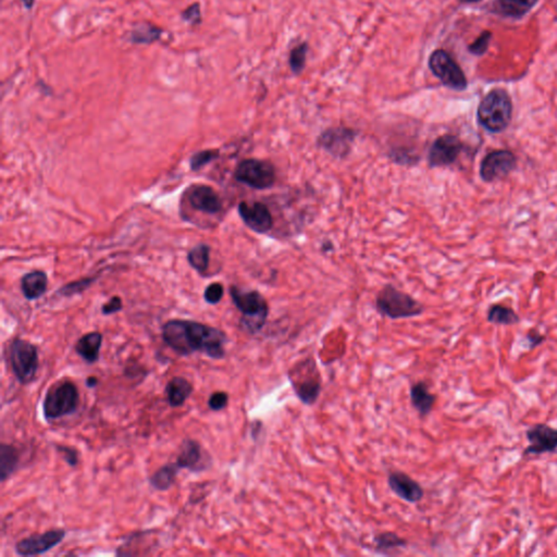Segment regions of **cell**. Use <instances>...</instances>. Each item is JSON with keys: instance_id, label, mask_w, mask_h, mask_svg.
I'll use <instances>...</instances> for the list:
<instances>
[{"instance_id": "12", "label": "cell", "mask_w": 557, "mask_h": 557, "mask_svg": "<svg viewBox=\"0 0 557 557\" xmlns=\"http://www.w3.org/2000/svg\"><path fill=\"white\" fill-rule=\"evenodd\" d=\"M464 149L462 139L453 134H444L432 143L428 153V164L431 168L453 165Z\"/></svg>"}, {"instance_id": "31", "label": "cell", "mask_w": 557, "mask_h": 557, "mask_svg": "<svg viewBox=\"0 0 557 557\" xmlns=\"http://www.w3.org/2000/svg\"><path fill=\"white\" fill-rule=\"evenodd\" d=\"M218 157V150H213V149H207V150L198 152L197 154L194 155L190 158V169L193 171H197L201 168L205 167L206 165H208L209 162L217 159Z\"/></svg>"}, {"instance_id": "13", "label": "cell", "mask_w": 557, "mask_h": 557, "mask_svg": "<svg viewBox=\"0 0 557 557\" xmlns=\"http://www.w3.org/2000/svg\"><path fill=\"white\" fill-rule=\"evenodd\" d=\"M66 530L52 529L43 534H32L17 543L16 553L20 556H37L45 554L61 543L66 538Z\"/></svg>"}, {"instance_id": "20", "label": "cell", "mask_w": 557, "mask_h": 557, "mask_svg": "<svg viewBox=\"0 0 557 557\" xmlns=\"http://www.w3.org/2000/svg\"><path fill=\"white\" fill-rule=\"evenodd\" d=\"M103 334L101 332H90L79 339L75 344V352L88 364H95L99 360Z\"/></svg>"}, {"instance_id": "36", "label": "cell", "mask_w": 557, "mask_h": 557, "mask_svg": "<svg viewBox=\"0 0 557 557\" xmlns=\"http://www.w3.org/2000/svg\"><path fill=\"white\" fill-rule=\"evenodd\" d=\"M56 449L68 465L75 467L79 464V452L77 449L67 445H56Z\"/></svg>"}, {"instance_id": "21", "label": "cell", "mask_w": 557, "mask_h": 557, "mask_svg": "<svg viewBox=\"0 0 557 557\" xmlns=\"http://www.w3.org/2000/svg\"><path fill=\"white\" fill-rule=\"evenodd\" d=\"M48 279L43 271H32L24 275L21 280V290L28 301L41 297L46 293Z\"/></svg>"}, {"instance_id": "33", "label": "cell", "mask_w": 557, "mask_h": 557, "mask_svg": "<svg viewBox=\"0 0 557 557\" xmlns=\"http://www.w3.org/2000/svg\"><path fill=\"white\" fill-rule=\"evenodd\" d=\"M183 20L188 22L190 26H198L202 23V11L201 6L199 3H195L193 5L188 6V8L185 9L181 13Z\"/></svg>"}, {"instance_id": "34", "label": "cell", "mask_w": 557, "mask_h": 557, "mask_svg": "<svg viewBox=\"0 0 557 557\" xmlns=\"http://www.w3.org/2000/svg\"><path fill=\"white\" fill-rule=\"evenodd\" d=\"M92 281H94V279L88 277V279H83V280L77 281V282L70 283V284L64 285L63 288L59 291V293L66 296L75 295L77 293H82L83 291L86 290L92 284Z\"/></svg>"}, {"instance_id": "39", "label": "cell", "mask_w": 557, "mask_h": 557, "mask_svg": "<svg viewBox=\"0 0 557 557\" xmlns=\"http://www.w3.org/2000/svg\"><path fill=\"white\" fill-rule=\"evenodd\" d=\"M122 306H124L122 305V300L119 296H115V297L111 298L108 303H106L101 307V313H103V315L108 316V315H113V313L120 311L122 309Z\"/></svg>"}, {"instance_id": "18", "label": "cell", "mask_w": 557, "mask_h": 557, "mask_svg": "<svg viewBox=\"0 0 557 557\" xmlns=\"http://www.w3.org/2000/svg\"><path fill=\"white\" fill-rule=\"evenodd\" d=\"M188 198L190 207L201 213L215 215L222 209L218 193L208 185H194L188 190Z\"/></svg>"}, {"instance_id": "17", "label": "cell", "mask_w": 557, "mask_h": 557, "mask_svg": "<svg viewBox=\"0 0 557 557\" xmlns=\"http://www.w3.org/2000/svg\"><path fill=\"white\" fill-rule=\"evenodd\" d=\"M388 485L393 494L407 503L416 504L424 498V491L420 483L403 471H391Z\"/></svg>"}, {"instance_id": "23", "label": "cell", "mask_w": 557, "mask_h": 557, "mask_svg": "<svg viewBox=\"0 0 557 557\" xmlns=\"http://www.w3.org/2000/svg\"><path fill=\"white\" fill-rule=\"evenodd\" d=\"M20 464L18 449L11 444L0 445V479L1 482L8 480L16 473Z\"/></svg>"}, {"instance_id": "5", "label": "cell", "mask_w": 557, "mask_h": 557, "mask_svg": "<svg viewBox=\"0 0 557 557\" xmlns=\"http://www.w3.org/2000/svg\"><path fill=\"white\" fill-rule=\"evenodd\" d=\"M378 313L390 319L413 318L424 313V306L392 285H385L375 298Z\"/></svg>"}, {"instance_id": "26", "label": "cell", "mask_w": 557, "mask_h": 557, "mask_svg": "<svg viewBox=\"0 0 557 557\" xmlns=\"http://www.w3.org/2000/svg\"><path fill=\"white\" fill-rule=\"evenodd\" d=\"M162 32H164L162 28H158V26H153L147 22H144V23L141 22L133 26V30L130 34V41H132L133 44H152L160 39Z\"/></svg>"}, {"instance_id": "40", "label": "cell", "mask_w": 557, "mask_h": 557, "mask_svg": "<svg viewBox=\"0 0 557 557\" xmlns=\"http://www.w3.org/2000/svg\"><path fill=\"white\" fill-rule=\"evenodd\" d=\"M262 429V424L260 420L255 421L252 426V437L256 439L260 433V430Z\"/></svg>"}, {"instance_id": "6", "label": "cell", "mask_w": 557, "mask_h": 557, "mask_svg": "<svg viewBox=\"0 0 557 557\" xmlns=\"http://www.w3.org/2000/svg\"><path fill=\"white\" fill-rule=\"evenodd\" d=\"M80 394L77 385L70 381L55 385L47 392L43 403V411L47 421L56 420L75 413Z\"/></svg>"}, {"instance_id": "15", "label": "cell", "mask_w": 557, "mask_h": 557, "mask_svg": "<svg viewBox=\"0 0 557 557\" xmlns=\"http://www.w3.org/2000/svg\"><path fill=\"white\" fill-rule=\"evenodd\" d=\"M177 467L188 469L193 473L208 469L213 460L208 452H206L195 440L186 439L181 445L180 453L177 457Z\"/></svg>"}, {"instance_id": "42", "label": "cell", "mask_w": 557, "mask_h": 557, "mask_svg": "<svg viewBox=\"0 0 557 557\" xmlns=\"http://www.w3.org/2000/svg\"><path fill=\"white\" fill-rule=\"evenodd\" d=\"M21 1H22L24 7H26V9H28V10L33 8L34 3H35V0H21Z\"/></svg>"}, {"instance_id": "28", "label": "cell", "mask_w": 557, "mask_h": 557, "mask_svg": "<svg viewBox=\"0 0 557 557\" xmlns=\"http://www.w3.org/2000/svg\"><path fill=\"white\" fill-rule=\"evenodd\" d=\"M538 0H498V8L506 16H524L537 3Z\"/></svg>"}, {"instance_id": "35", "label": "cell", "mask_w": 557, "mask_h": 557, "mask_svg": "<svg viewBox=\"0 0 557 557\" xmlns=\"http://www.w3.org/2000/svg\"><path fill=\"white\" fill-rule=\"evenodd\" d=\"M228 404V394L224 391L213 393L208 400L209 409L213 411H220L226 409Z\"/></svg>"}, {"instance_id": "27", "label": "cell", "mask_w": 557, "mask_h": 557, "mask_svg": "<svg viewBox=\"0 0 557 557\" xmlns=\"http://www.w3.org/2000/svg\"><path fill=\"white\" fill-rule=\"evenodd\" d=\"M375 549L381 554H392L407 545V540L400 537L395 532L387 531L378 534L373 538Z\"/></svg>"}, {"instance_id": "8", "label": "cell", "mask_w": 557, "mask_h": 557, "mask_svg": "<svg viewBox=\"0 0 557 557\" xmlns=\"http://www.w3.org/2000/svg\"><path fill=\"white\" fill-rule=\"evenodd\" d=\"M234 177L239 182L255 190H267L275 182V166L268 160H242L237 165Z\"/></svg>"}, {"instance_id": "3", "label": "cell", "mask_w": 557, "mask_h": 557, "mask_svg": "<svg viewBox=\"0 0 557 557\" xmlns=\"http://www.w3.org/2000/svg\"><path fill=\"white\" fill-rule=\"evenodd\" d=\"M289 380L298 400L306 406H313L318 401L322 390V378L313 357L298 360L289 370Z\"/></svg>"}, {"instance_id": "10", "label": "cell", "mask_w": 557, "mask_h": 557, "mask_svg": "<svg viewBox=\"0 0 557 557\" xmlns=\"http://www.w3.org/2000/svg\"><path fill=\"white\" fill-rule=\"evenodd\" d=\"M431 72L447 88L462 90L467 88V80L460 66L445 50L438 49L429 58Z\"/></svg>"}, {"instance_id": "7", "label": "cell", "mask_w": 557, "mask_h": 557, "mask_svg": "<svg viewBox=\"0 0 557 557\" xmlns=\"http://www.w3.org/2000/svg\"><path fill=\"white\" fill-rule=\"evenodd\" d=\"M11 369L21 384H30L37 379L39 371V351L26 340H13L9 351Z\"/></svg>"}, {"instance_id": "1", "label": "cell", "mask_w": 557, "mask_h": 557, "mask_svg": "<svg viewBox=\"0 0 557 557\" xmlns=\"http://www.w3.org/2000/svg\"><path fill=\"white\" fill-rule=\"evenodd\" d=\"M162 339L181 356H190L196 352L204 353L213 360H222L226 356V334L196 321H168L162 326Z\"/></svg>"}, {"instance_id": "24", "label": "cell", "mask_w": 557, "mask_h": 557, "mask_svg": "<svg viewBox=\"0 0 557 557\" xmlns=\"http://www.w3.org/2000/svg\"><path fill=\"white\" fill-rule=\"evenodd\" d=\"M487 320L496 326H514L520 322V317L511 307L501 304H494L488 309Z\"/></svg>"}, {"instance_id": "16", "label": "cell", "mask_w": 557, "mask_h": 557, "mask_svg": "<svg viewBox=\"0 0 557 557\" xmlns=\"http://www.w3.org/2000/svg\"><path fill=\"white\" fill-rule=\"evenodd\" d=\"M239 215L244 224L256 233L265 234L273 228V215L265 204L260 202L249 204L242 202L239 205Z\"/></svg>"}, {"instance_id": "2", "label": "cell", "mask_w": 557, "mask_h": 557, "mask_svg": "<svg viewBox=\"0 0 557 557\" xmlns=\"http://www.w3.org/2000/svg\"><path fill=\"white\" fill-rule=\"evenodd\" d=\"M513 117V103L506 90L496 88L489 92L479 104L478 124L489 133H502L509 128Z\"/></svg>"}, {"instance_id": "37", "label": "cell", "mask_w": 557, "mask_h": 557, "mask_svg": "<svg viewBox=\"0 0 557 557\" xmlns=\"http://www.w3.org/2000/svg\"><path fill=\"white\" fill-rule=\"evenodd\" d=\"M490 32H483L480 37H478L473 44L470 45L469 50L475 55H482L487 50L490 41Z\"/></svg>"}, {"instance_id": "29", "label": "cell", "mask_w": 557, "mask_h": 557, "mask_svg": "<svg viewBox=\"0 0 557 557\" xmlns=\"http://www.w3.org/2000/svg\"><path fill=\"white\" fill-rule=\"evenodd\" d=\"M209 253H211V247L206 244L196 245L188 253V262L197 273H204L208 268Z\"/></svg>"}, {"instance_id": "14", "label": "cell", "mask_w": 557, "mask_h": 557, "mask_svg": "<svg viewBox=\"0 0 557 557\" xmlns=\"http://www.w3.org/2000/svg\"><path fill=\"white\" fill-rule=\"evenodd\" d=\"M526 439L529 445L522 455L555 454L557 453V429L545 424H536L526 430Z\"/></svg>"}, {"instance_id": "19", "label": "cell", "mask_w": 557, "mask_h": 557, "mask_svg": "<svg viewBox=\"0 0 557 557\" xmlns=\"http://www.w3.org/2000/svg\"><path fill=\"white\" fill-rule=\"evenodd\" d=\"M411 405L418 411L421 417H426L431 413L437 403V396L430 392L429 385L424 381H418L411 387Z\"/></svg>"}, {"instance_id": "30", "label": "cell", "mask_w": 557, "mask_h": 557, "mask_svg": "<svg viewBox=\"0 0 557 557\" xmlns=\"http://www.w3.org/2000/svg\"><path fill=\"white\" fill-rule=\"evenodd\" d=\"M307 52H309V45L306 44V43L297 45L291 50L289 63H290V68L293 73L297 75V73L303 71L306 64Z\"/></svg>"}, {"instance_id": "11", "label": "cell", "mask_w": 557, "mask_h": 557, "mask_svg": "<svg viewBox=\"0 0 557 557\" xmlns=\"http://www.w3.org/2000/svg\"><path fill=\"white\" fill-rule=\"evenodd\" d=\"M356 137L353 128L337 126L324 130L319 135L317 144L334 158L344 159L352 152Z\"/></svg>"}, {"instance_id": "38", "label": "cell", "mask_w": 557, "mask_h": 557, "mask_svg": "<svg viewBox=\"0 0 557 557\" xmlns=\"http://www.w3.org/2000/svg\"><path fill=\"white\" fill-rule=\"evenodd\" d=\"M526 341L528 343V349H534L543 344L547 341V337H545V334L538 332L537 330L532 329L529 330V332L527 333Z\"/></svg>"}, {"instance_id": "25", "label": "cell", "mask_w": 557, "mask_h": 557, "mask_svg": "<svg viewBox=\"0 0 557 557\" xmlns=\"http://www.w3.org/2000/svg\"><path fill=\"white\" fill-rule=\"evenodd\" d=\"M180 468L175 462L167 464L157 470L156 473L149 478V483L157 491L169 490L177 480V473Z\"/></svg>"}, {"instance_id": "41", "label": "cell", "mask_w": 557, "mask_h": 557, "mask_svg": "<svg viewBox=\"0 0 557 557\" xmlns=\"http://www.w3.org/2000/svg\"><path fill=\"white\" fill-rule=\"evenodd\" d=\"M85 382H86V385H88V388H95L96 385L98 384V379L96 377H92V375H90V377H88V379H86Z\"/></svg>"}, {"instance_id": "22", "label": "cell", "mask_w": 557, "mask_h": 557, "mask_svg": "<svg viewBox=\"0 0 557 557\" xmlns=\"http://www.w3.org/2000/svg\"><path fill=\"white\" fill-rule=\"evenodd\" d=\"M168 403L171 407H180L192 395L193 385L183 377H173L166 387Z\"/></svg>"}, {"instance_id": "32", "label": "cell", "mask_w": 557, "mask_h": 557, "mask_svg": "<svg viewBox=\"0 0 557 557\" xmlns=\"http://www.w3.org/2000/svg\"><path fill=\"white\" fill-rule=\"evenodd\" d=\"M224 294V289L220 283H213V284L207 286V289L204 293V298L205 301L211 305H216L219 302L222 300Z\"/></svg>"}, {"instance_id": "43", "label": "cell", "mask_w": 557, "mask_h": 557, "mask_svg": "<svg viewBox=\"0 0 557 557\" xmlns=\"http://www.w3.org/2000/svg\"><path fill=\"white\" fill-rule=\"evenodd\" d=\"M464 1H477V0H464Z\"/></svg>"}, {"instance_id": "4", "label": "cell", "mask_w": 557, "mask_h": 557, "mask_svg": "<svg viewBox=\"0 0 557 557\" xmlns=\"http://www.w3.org/2000/svg\"><path fill=\"white\" fill-rule=\"evenodd\" d=\"M234 305L242 313L241 326L249 334H256L264 328L269 315L266 298L257 291H242L237 286L230 288Z\"/></svg>"}, {"instance_id": "9", "label": "cell", "mask_w": 557, "mask_h": 557, "mask_svg": "<svg viewBox=\"0 0 557 557\" xmlns=\"http://www.w3.org/2000/svg\"><path fill=\"white\" fill-rule=\"evenodd\" d=\"M518 159L509 149H494L485 155L479 166V175L485 183H494L509 177L516 169Z\"/></svg>"}]
</instances>
